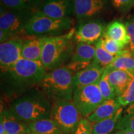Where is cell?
I'll list each match as a JSON object with an SVG mask.
<instances>
[{"label":"cell","mask_w":134,"mask_h":134,"mask_svg":"<svg viewBox=\"0 0 134 134\" xmlns=\"http://www.w3.org/2000/svg\"><path fill=\"white\" fill-rule=\"evenodd\" d=\"M47 69L41 61L21 58L7 69L1 70V90L7 101L39 86Z\"/></svg>","instance_id":"6da1fadb"},{"label":"cell","mask_w":134,"mask_h":134,"mask_svg":"<svg viewBox=\"0 0 134 134\" xmlns=\"http://www.w3.org/2000/svg\"><path fill=\"white\" fill-rule=\"evenodd\" d=\"M52 108V102L37 86L13 100L8 110L20 120L29 124L50 119Z\"/></svg>","instance_id":"7a4b0ae2"},{"label":"cell","mask_w":134,"mask_h":134,"mask_svg":"<svg viewBox=\"0 0 134 134\" xmlns=\"http://www.w3.org/2000/svg\"><path fill=\"white\" fill-rule=\"evenodd\" d=\"M75 29H71L62 35L50 37L43 47L41 62L47 71L65 66L72 58L75 47Z\"/></svg>","instance_id":"3957f363"},{"label":"cell","mask_w":134,"mask_h":134,"mask_svg":"<svg viewBox=\"0 0 134 134\" xmlns=\"http://www.w3.org/2000/svg\"><path fill=\"white\" fill-rule=\"evenodd\" d=\"M73 75L66 66L46 72L38 86L52 102L57 100H73Z\"/></svg>","instance_id":"277c9868"},{"label":"cell","mask_w":134,"mask_h":134,"mask_svg":"<svg viewBox=\"0 0 134 134\" xmlns=\"http://www.w3.org/2000/svg\"><path fill=\"white\" fill-rule=\"evenodd\" d=\"M73 24L71 18L53 19L36 10L23 34L29 37L57 36L70 31Z\"/></svg>","instance_id":"5b68a950"},{"label":"cell","mask_w":134,"mask_h":134,"mask_svg":"<svg viewBox=\"0 0 134 134\" xmlns=\"http://www.w3.org/2000/svg\"><path fill=\"white\" fill-rule=\"evenodd\" d=\"M80 113L73 100L52 102L50 118L58 125L62 134H75L81 120Z\"/></svg>","instance_id":"8992f818"},{"label":"cell","mask_w":134,"mask_h":134,"mask_svg":"<svg viewBox=\"0 0 134 134\" xmlns=\"http://www.w3.org/2000/svg\"><path fill=\"white\" fill-rule=\"evenodd\" d=\"M104 100L98 84L74 90L73 101L84 117H88Z\"/></svg>","instance_id":"52a82bcc"},{"label":"cell","mask_w":134,"mask_h":134,"mask_svg":"<svg viewBox=\"0 0 134 134\" xmlns=\"http://www.w3.org/2000/svg\"><path fill=\"white\" fill-rule=\"evenodd\" d=\"M34 12L13 11L1 4L0 30L9 34L13 37L19 36V34L24 32Z\"/></svg>","instance_id":"ba28073f"},{"label":"cell","mask_w":134,"mask_h":134,"mask_svg":"<svg viewBox=\"0 0 134 134\" xmlns=\"http://www.w3.org/2000/svg\"><path fill=\"white\" fill-rule=\"evenodd\" d=\"M105 29V24L101 20H87L80 23L75 31V38L78 42L96 44L103 37Z\"/></svg>","instance_id":"9c48e42d"},{"label":"cell","mask_w":134,"mask_h":134,"mask_svg":"<svg viewBox=\"0 0 134 134\" xmlns=\"http://www.w3.org/2000/svg\"><path fill=\"white\" fill-rule=\"evenodd\" d=\"M37 10L53 19L71 18L75 14V0H42Z\"/></svg>","instance_id":"30bf717a"},{"label":"cell","mask_w":134,"mask_h":134,"mask_svg":"<svg viewBox=\"0 0 134 134\" xmlns=\"http://www.w3.org/2000/svg\"><path fill=\"white\" fill-rule=\"evenodd\" d=\"M109 0H75V15L80 23L96 19L108 8Z\"/></svg>","instance_id":"8fae6325"},{"label":"cell","mask_w":134,"mask_h":134,"mask_svg":"<svg viewBox=\"0 0 134 134\" xmlns=\"http://www.w3.org/2000/svg\"><path fill=\"white\" fill-rule=\"evenodd\" d=\"M24 40L20 36L1 43L0 66L1 70L7 69L14 65L21 57V51Z\"/></svg>","instance_id":"7c38bea8"},{"label":"cell","mask_w":134,"mask_h":134,"mask_svg":"<svg viewBox=\"0 0 134 134\" xmlns=\"http://www.w3.org/2000/svg\"><path fill=\"white\" fill-rule=\"evenodd\" d=\"M104 70V68L93 61L86 68L73 75L74 90L89 85L98 84Z\"/></svg>","instance_id":"4fadbf2b"},{"label":"cell","mask_w":134,"mask_h":134,"mask_svg":"<svg viewBox=\"0 0 134 134\" xmlns=\"http://www.w3.org/2000/svg\"><path fill=\"white\" fill-rule=\"evenodd\" d=\"M50 37H32L24 40L21 51V57L32 61H41L42 53L47 41Z\"/></svg>","instance_id":"5bb4252c"},{"label":"cell","mask_w":134,"mask_h":134,"mask_svg":"<svg viewBox=\"0 0 134 134\" xmlns=\"http://www.w3.org/2000/svg\"><path fill=\"white\" fill-rule=\"evenodd\" d=\"M108 71L109 81L114 90L117 98L126 91L133 80L134 75L124 70H108Z\"/></svg>","instance_id":"9a60e30c"},{"label":"cell","mask_w":134,"mask_h":134,"mask_svg":"<svg viewBox=\"0 0 134 134\" xmlns=\"http://www.w3.org/2000/svg\"><path fill=\"white\" fill-rule=\"evenodd\" d=\"M8 134H23L31 133L27 124L15 117L8 109L1 110V119Z\"/></svg>","instance_id":"2e32d148"},{"label":"cell","mask_w":134,"mask_h":134,"mask_svg":"<svg viewBox=\"0 0 134 134\" xmlns=\"http://www.w3.org/2000/svg\"><path fill=\"white\" fill-rule=\"evenodd\" d=\"M121 107L122 105L116 99L104 100L95 111L88 117V120L91 123L94 124L106 119L114 115Z\"/></svg>","instance_id":"e0dca14e"},{"label":"cell","mask_w":134,"mask_h":134,"mask_svg":"<svg viewBox=\"0 0 134 134\" xmlns=\"http://www.w3.org/2000/svg\"><path fill=\"white\" fill-rule=\"evenodd\" d=\"M103 37L115 40L124 47L129 44L130 42L126 26L118 20L112 22L107 26Z\"/></svg>","instance_id":"ac0fdd59"},{"label":"cell","mask_w":134,"mask_h":134,"mask_svg":"<svg viewBox=\"0 0 134 134\" xmlns=\"http://www.w3.org/2000/svg\"><path fill=\"white\" fill-rule=\"evenodd\" d=\"M105 69L124 70L134 75V53L129 48H124Z\"/></svg>","instance_id":"d6986e66"},{"label":"cell","mask_w":134,"mask_h":134,"mask_svg":"<svg viewBox=\"0 0 134 134\" xmlns=\"http://www.w3.org/2000/svg\"><path fill=\"white\" fill-rule=\"evenodd\" d=\"M122 113L123 108L121 107L113 116L94 124L92 127V134H109L117 128Z\"/></svg>","instance_id":"ffe728a7"},{"label":"cell","mask_w":134,"mask_h":134,"mask_svg":"<svg viewBox=\"0 0 134 134\" xmlns=\"http://www.w3.org/2000/svg\"><path fill=\"white\" fill-rule=\"evenodd\" d=\"M32 133L36 134H62L56 123L50 119H45L27 124Z\"/></svg>","instance_id":"44dd1931"},{"label":"cell","mask_w":134,"mask_h":134,"mask_svg":"<svg viewBox=\"0 0 134 134\" xmlns=\"http://www.w3.org/2000/svg\"><path fill=\"white\" fill-rule=\"evenodd\" d=\"M96 54V47L93 45L78 42L75 47L71 62H92Z\"/></svg>","instance_id":"7402d4cb"},{"label":"cell","mask_w":134,"mask_h":134,"mask_svg":"<svg viewBox=\"0 0 134 134\" xmlns=\"http://www.w3.org/2000/svg\"><path fill=\"white\" fill-rule=\"evenodd\" d=\"M42 0H1L7 9L18 11H35L37 10Z\"/></svg>","instance_id":"603a6c76"},{"label":"cell","mask_w":134,"mask_h":134,"mask_svg":"<svg viewBox=\"0 0 134 134\" xmlns=\"http://www.w3.org/2000/svg\"><path fill=\"white\" fill-rule=\"evenodd\" d=\"M95 47H96V54L93 61L100 65L102 68L105 69L109 65L113 63V62L116 58L117 55L110 54L104 49L101 38L95 44Z\"/></svg>","instance_id":"cb8c5ba5"},{"label":"cell","mask_w":134,"mask_h":134,"mask_svg":"<svg viewBox=\"0 0 134 134\" xmlns=\"http://www.w3.org/2000/svg\"><path fill=\"white\" fill-rule=\"evenodd\" d=\"M116 129L124 132H134V103L128 105L122 113Z\"/></svg>","instance_id":"d4e9b609"},{"label":"cell","mask_w":134,"mask_h":134,"mask_svg":"<svg viewBox=\"0 0 134 134\" xmlns=\"http://www.w3.org/2000/svg\"><path fill=\"white\" fill-rule=\"evenodd\" d=\"M98 86L104 100L114 99L116 98L114 90L108 80V71L105 69L103 75L98 83Z\"/></svg>","instance_id":"484cf974"},{"label":"cell","mask_w":134,"mask_h":134,"mask_svg":"<svg viewBox=\"0 0 134 134\" xmlns=\"http://www.w3.org/2000/svg\"><path fill=\"white\" fill-rule=\"evenodd\" d=\"M101 41L104 49L112 55H119L125 48V47L120 43L111 38L103 37L101 38Z\"/></svg>","instance_id":"4316f807"},{"label":"cell","mask_w":134,"mask_h":134,"mask_svg":"<svg viewBox=\"0 0 134 134\" xmlns=\"http://www.w3.org/2000/svg\"><path fill=\"white\" fill-rule=\"evenodd\" d=\"M116 99L122 106H127L134 103V77L126 91Z\"/></svg>","instance_id":"83f0119b"},{"label":"cell","mask_w":134,"mask_h":134,"mask_svg":"<svg viewBox=\"0 0 134 134\" xmlns=\"http://www.w3.org/2000/svg\"><path fill=\"white\" fill-rule=\"evenodd\" d=\"M115 9L122 13H126L134 6V0H110Z\"/></svg>","instance_id":"f1b7e54d"},{"label":"cell","mask_w":134,"mask_h":134,"mask_svg":"<svg viewBox=\"0 0 134 134\" xmlns=\"http://www.w3.org/2000/svg\"><path fill=\"white\" fill-rule=\"evenodd\" d=\"M129 35L130 37L129 43V50L134 53V14L129 17L125 23Z\"/></svg>","instance_id":"f546056e"},{"label":"cell","mask_w":134,"mask_h":134,"mask_svg":"<svg viewBox=\"0 0 134 134\" xmlns=\"http://www.w3.org/2000/svg\"><path fill=\"white\" fill-rule=\"evenodd\" d=\"M92 62H70L65 65L70 71L74 75L78 72L86 68Z\"/></svg>","instance_id":"4dcf8cb0"},{"label":"cell","mask_w":134,"mask_h":134,"mask_svg":"<svg viewBox=\"0 0 134 134\" xmlns=\"http://www.w3.org/2000/svg\"><path fill=\"white\" fill-rule=\"evenodd\" d=\"M75 134H92V127L86 119H81Z\"/></svg>","instance_id":"1f68e13d"},{"label":"cell","mask_w":134,"mask_h":134,"mask_svg":"<svg viewBox=\"0 0 134 134\" xmlns=\"http://www.w3.org/2000/svg\"><path fill=\"white\" fill-rule=\"evenodd\" d=\"M0 134H8L3 125V122L0 120Z\"/></svg>","instance_id":"d6a6232c"},{"label":"cell","mask_w":134,"mask_h":134,"mask_svg":"<svg viewBox=\"0 0 134 134\" xmlns=\"http://www.w3.org/2000/svg\"><path fill=\"white\" fill-rule=\"evenodd\" d=\"M124 132H125L122 131V130H119V131L115 132V133H114V134H124Z\"/></svg>","instance_id":"836d02e7"},{"label":"cell","mask_w":134,"mask_h":134,"mask_svg":"<svg viewBox=\"0 0 134 134\" xmlns=\"http://www.w3.org/2000/svg\"><path fill=\"white\" fill-rule=\"evenodd\" d=\"M124 134H134V132L132 131H126L124 132Z\"/></svg>","instance_id":"e575fe53"},{"label":"cell","mask_w":134,"mask_h":134,"mask_svg":"<svg viewBox=\"0 0 134 134\" xmlns=\"http://www.w3.org/2000/svg\"><path fill=\"white\" fill-rule=\"evenodd\" d=\"M23 134H32V132H31V133H23Z\"/></svg>","instance_id":"d590c367"},{"label":"cell","mask_w":134,"mask_h":134,"mask_svg":"<svg viewBox=\"0 0 134 134\" xmlns=\"http://www.w3.org/2000/svg\"><path fill=\"white\" fill-rule=\"evenodd\" d=\"M32 134H36V133H32Z\"/></svg>","instance_id":"8d00e7d4"}]
</instances>
